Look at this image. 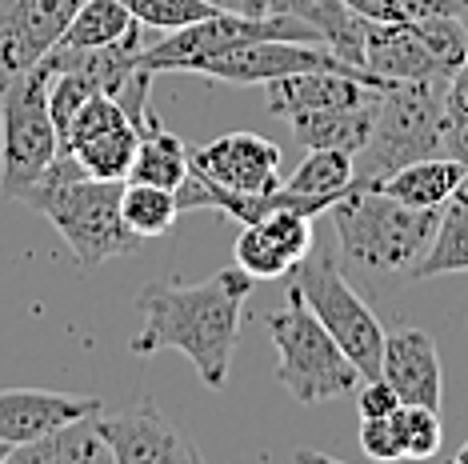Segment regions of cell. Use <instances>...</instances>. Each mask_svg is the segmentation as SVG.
Wrapping results in <instances>:
<instances>
[{
	"label": "cell",
	"instance_id": "obj_1",
	"mask_svg": "<svg viewBox=\"0 0 468 464\" xmlns=\"http://www.w3.org/2000/svg\"><path fill=\"white\" fill-rule=\"evenodd\" d=\"M252 280L240 265L212 272L200 284L153 280L136 292L144 324L129 341L133 356H153L161 348L185 353L208 388L229 385L232 353L240 344V316L249 304Z\"/></svg>",
	"mask_w": 468,
	"mask_h": 464
},
{
	"label": "cell",
	"instance_id": "obj_2",
	"mask_svg": "<svg viewBox=\"0 0 468 464\" xmlns=\"http://www.w3.org/2000/svg\"><path fill=\"white\" fill-rule=\"evenodd\" d=\"M121 193L124 181H97L69 153H57L48 173L28 188L20 205L48 216L80 269H97L112 257H133L144 248V240L124 225Z\"/></svg>",
	"mask_w": 468,
	"mask_h": 464
},
{
	"label": "cell",
	"instance_id": "obj_3",
	"mask_svg": "<svg viewBox=\"0 0 468 464\" xmlns=\"http://www.w3.org/2000/svg\"><path fill=\"white\" fill-rule=\"evenodd\" d=\"M328 216L336 228L340 269L368 280L400 272L412 277L441 225V208H409L372 185H353L328 208Z\"/></svg>",
	"mask_w": 468,
	"mask_h": 464
},
{
	"label": "cell",
	"instance_id": "obj_4",
	"mask_svg": "<svg viewBox=\"0 0 468 464\" xmlns=\"http://www.w3.org/2000/svg\"><path fill=\"white\" fill-rule=\"evenodd\" d=\"M444 92L449 80H388L380 89L368 144L353 156V185H377L404 164L444 153Z\"/></svg>",
	"mask_w": 468,
	"mask_h": 464
},
{
	"label": "cell",
	"instance_id": "obj_5",
	"mask_svg": "<svg viewBox=\"0 0 468 464\" xmlns=\"http://www.w3.org/2000/svg\"><path fill=\"white\" fill-rule=\"evenodd\" d=\"M264 324H269V336L276 344V381L289 388L292 400L308 408L328 405L365 381L360 368L345 356V348L333 341V332L304 304L296 284H289V297L276 312H269Z\"/></svg>",
	"mask_w": 468,
	"mask_h": 464
},
{
	"label": "cell",
	"instance_id": "obj_6",
	"mask_svg": "<svg viewBox=\"0 0 468 464\" xmlns=\"http://www.w3.org/2000/svg\"><path fill=\"white\" fill-rule=\"evenodd\" d=\"M48 80L52 69L45 57L0 80V193L8 200H25L60 153L48 112Z\"/></svg>",
	"mask_w": 468,
	"mask_h": 464
},
{
	"label": "cell",
	"instance_id": "obj_7",
	"mask_svg": "<svg viewBox=\"0 0 468 464\" xmlns=\"http://www.w3.org/2000/svg\"><path fill=\"white\" fill-rule=\"evenodd\" d=\"M292 284L304 304L316 312V321L333 332V341L345 348V356L360 368V376H380V353H385V324L353 289L348 272L340 269L333 248L313 245L308 257L292 269Z\"/></svg>",
	"mask_w": 468,
	"mask_h": 464
},
{
	"label": "cell",
	"instance_id": "obj_8",
	"mask_svg": "<svg viewBox=\"0 0 468 464\" xmlns=\"http://www.w3.org/2000/svg\"><path fill=\"white\" fill-rule=\"evenodd\" d=\"M464 57L468 25L461 16L397 20V25L365 20V69L380 80H452Z\"/></svg>",
	"mask_w": 468,
	"mask_h": 464
},
{
	"label": "cell",
	"instance_id": "obj_9",
	"mask_svg": "<svg viewBox=\"0 0 468 464\" xmlns=\"http://www.w3.org/2000/svg\"><path fill=\"white\" fill-rule=\"evenodd\" d=\"M257 40H321L316 28H308L304 20L284 16V13H212L197 25H185L176 33H165L153 48L141 45V69L156 72H188L193 65L208 57H220V52H232L240 45H257Z\"/></svg>",
	"mask_w": 468,
	"mask_h": 464
},
{
	"label": "cell",
	"instance_id": "obj_10",
	"mask_svg": "<svg viewBox=\"0 0 468 464\" xmlns=\"http://www.w3.org/2000/svg\"><path fill=\"white\" fill-rule=\"evenodd\" d=\"M136 141H141V129L133 124L129 109L116 97L97 92L72 116L65 141H60V153H69L97 181H124L136 156Z\"/></svg>",
	"mask_w": 468,
	"mask_h": 464
},
{
	"label": "cell",
	"instance_id": "obj_11",
	"mask_svg": "<svg viewBox=\"0 0 468 464\" xmlns=\"http://www.w3.org/2000/svg\"><path fill=\"white\" fill-rule=\"evenodd\" d=\"M308 69H333V72L368 77L365 69H353L348 60H340L324 40H257V45H240L232 52L200 60L188 72L220 80V84H269L276 77H292V72H308Z\"/></svg>",
	"mask_w": 468,
	"mask_h": 464
},
{
	"label": "cell",
	"instance_id": "obj_12",
	"mask_svg": "<svg viewBox=\"0 0 468 464\" xmlns=\"http://www.w3.org/2000/svg\"><path fill=\"white\" fill-rule=\"evenodd\" d=\"M193 156V173L205 176L208 185L225 188L240 196H261L281 188V144L257 132H225L205 149L188 153Z\"/></svg>",
	"mask_w": 468,
	"mask_h": 464
},
{
	"label": "cell",
	"instance_id": "obj_13",
	"mask_svg": "<svg viewBox=\"0 0 468 464\" xmlns=\"http://www.w3.org/2000/svg\"><path fill=\"white\" fill-rule=\"evenodd\" d=\"M84 0H0V80L33 69Z\"/></svg>",
	"mask_w": 468,
	"mask_h": 464
},
{
	"label": "cell",
	"instance_id": "obj_14",
	"mask_svg": "<svg viewBox=\"0 0 468 464\" xmlns=\"http://www.w3.org/2000/svg\"><path fill=\"white\" fill-rule=\"evenodd\" d=\"M101 432L112 448V464H197L200 452L188 445L148 400L121 413L101 408Z\"/></svg>",
	"mask_w": 468,
	"mask_h": 464
},
{
	"label": "cell",
	"instance_id": "obj_15",
	"mask_svg": "<svg viewBox=\"0 0 468 464\" xmlns=\"http://www.w3.org/2000/svg\"><path fill=\"white\" fill-rule=\"evenodd\" d=\"M388 80L380 77H356V72H333V69H308L292 77H276L264 84V109L281 121L301 112H321V109H356L372 100Z\"/></svg>",
	"mask_w": 468,
	"mask_h": 464
},
{
	"label": "cell",
	"instance_id": "obj_16",
	"mask_svg": "<svg viewBox=\"0 0 468 464\" xmlns=\"http://www.w3.org/2000/svg\"><path fill=\"white\" fill-rule=\"evenodd\" d=\"M316 245L313 216L304 213H272L244 225L237 237V265L249 272L252 280H281L292 277V269L308 257V248Z\"/></svg>",
	"mask_w": 468,
	"mask_h": 464
},
{
	"label": "cell",
	"instance_id": "obj_17",
	"mask_svg": "<svg viewBox=\"0 0 468 464\" xmlns=\"http://www.w3.org/2000/svg\"><path fill=\"white\" fill-rule=\"evenodd\" d=\"M380 376L397 388L400 405H424V408L441 413V396H444L441 353H436V341L424 329L385 332Z\"/></svg>",
	"mask_w": 468,
	"mask_h": 464
},
{
	"label": "cell",
	"instance_id": "obj_18",
	"mask_svg": "<svg viewBox=\"0 0 468 464\" xmlns=\"http://www.w3.org/2000/svg\"><path fill=\"white\" fill-rule=\"evenodd\" d=\"M97 396L48 393V388H0V445L20 448L57 425H65V420L97 413Z\"/></svg>",
	"mask_w": 468,
	"mask_h": 464
},
{
	"label": "cell",
	"instance_id": "obj_19",
	"mask_svg": "<svg viewBox=\"0 0 468 464\" xmlns=\"http://www.w3.org/2000/svg\"><path fill=\"white\" fill-rule=\"evenodd\" d=\"M13 464H112V448L101 432V408L13 448Z\"/></svg>",
	"mask_w": 468,
	"mask_h": 464
},
{
	"label": "cell",
	"instance_id": "obj_20",
	"mask_svg": "<svg viewBox=\"0 0 468 464\" xmlns=\"http://www.w3.org/2000/svg\"><path fill=\"white\" fill-rule=\"evenodd\" d=\"M269 13L304 20L340 60H348L353 69H365V20L345 0H269Z\"/></svg>",
	"mask_w": 468,
	"mask_h": 464
},
{
	"label": "cell",
	"instance_id": "obj_21",
	"mask_svg": "<svg viewBox=\"0 0 468 464\" xmlns=\"http://www.w3.org/2000/svg\"><path fill=\"white\" fill-rule=\"evenodd\" d=\"M468 168L461 161H452V156H424V161H412L397 168L392 176L385 181H377L372 188H380L385 196L400 200V205L409 208H444L449 200L461 193V181H464Z\"/></svg>",
	"mask_w": 468,
	"mask_h": 464
},
{
	"label": "cell",
	"instance_id": "obj_22",
	"mask_svg": "<svg viewBox=\"0 0 468 464\" xmlns=\"http://www.w3.org/2000/svg\"><path fill=\"white\" fill-rule=\"evenodd\" d=\"M377 104H380V92L372 100L356 104V109L301 112V116H289V129L304 149H340V153L356 156L368 144L372 121H377Z\"/></svg>",
	"mask_w": 468,
	"mask_h": 464
},
{
	"label": "cell",
	"instance_id": "obj_23",
	"mask_svg": "<svg viewBox=\"0 0 468 464\" xmlns=\"http://www.w3.org/2000/svg\"><path fill=\"white\" fill-rule=\"evenodd\" d=\"M193 173V156H188L185 141L173 132L161 129V121H148L141 129V141H136V156L129 164V176L124 181L136 185H156L168 188V193H180Z\"/></svg>",
	"mask_w": 468,
	"mask_h": 464
},
{
	"label": "cell",
	"instance_id": "obj_24",
	"mask_svg": "<svg viewBox=\"0 0 468 464\" xmlns=\"http://www.w3.org/2000/svg\"><path fill=\"white\" fill-rule=\"evenodd\" d=\"M136 28H144V25L129 13L124 0H84L52 48H65V52L109 48V45H116V40H124L129 33H136Z\"/></svg>",
	"mask_w": 468,
	"mask_h": 464
},
{
	"label": "cell",
	"instance_id": "obj_25",
	"mask_svg": "<svg viewBox=\"0 0 468 464\" xmlns=\"http://www.w3.org/2000/svg\"><path fill=\"white\" fill-rule=\"evenodd\" d=\"M452 272H468V196H461V193L441 208L436 237L412 277L432 280V277H452Z\"/></svg>",
	"mask_w": 468,
	"mask_h": 464
},
{
	"label": "cell",
	"instance_id": "obj_26",
	"mask_svg": "<svg viewBox=\"0 0 468 464\" xmlns=\"http://www.w3.org/2000/svg\"><path fill=\"white\" fill-rule=\"evenodd\" d=\"M121 213H124V225H129L141 240H156V237H165V232H173L176 216L185 213V208H180V196L168 193V188L124 181Z\"/></svg>",
	"mask_w": 468,
	"mask_h": 464
},
{
	"label": "cell",
	"instance_id": "obj_27",
	"mask_svg": "<svg viewBox=\"0 0 468 464\" xmlns=\"http://www.w3.org/2000/svg\"><path fill=\"white\" fill-rule=\"evenodd\" d=\"M356 173H353V156L340 153V149H308V156L296 164V173L289 176L292 193H304V196H328V200H340L353 188Z\"/></svg>",
	"mask_w": 468,
	"mask_h": 464
},
{
	"label": "cell",
	"instance_id": "obj_28",
	"mask_svg": "<svg viewBox=\"0 0 468 464\" xmlns=\"http://www.w3.org/2000/svg\"><path fill=\"white\" fill-rule=\"evenodd\" d=\"M392 420H397V432H400L404 460H429L441 452L444 428H441V413H436V408L400 405L397 413H392Z\"/></svg>",
	"mask_w": 468,
	"mask_h": 464
},
{
	"label": "cell",
	"instance_id": "obj_29",
	"mask_svg": "<svg viewBox=\"0 0 468 464\" xmlns=\"http://www.w3.org/2000/svg\"><path fill=\"white\" fill-rule=\"evenodd\" d=\"M124 5L144 28H156V33H176V28L220 13L212 0H124Z\"/></svg>",
	"mask_w": 468,
	"mask_h": 464
},
{
	"label": "cell",
	"instance_id": "obj_30",
	"mask_svg": "<svg viewBox=\"0 0 468 464\" xmlns=\"http://www.w3.org/2000/svg\"><path fill=\"white\" fill-rule=\"evenodd\" d=\"M444 156L468 168V65H461L444 92Z\"/></svg>",
	"mask_w": 468,
	"mask_h": 464
},
{
	"label": "cell",
	"instance_id": "obj_31",
	"mask_svg": "<svg viewBox=\"0 0 468 464\" xmlns=\"http://www.w3.org/2000/svg\"><path fill=\"white\" fill-rule=\"evenodd\" d=\"M360 448H365V457L380 460V464L404 460L397 420L392 417H360Z\"/></svg>",
	"mask_w": 468,
	"mask_h": 464
},
{
	"label": "cell",
	"instance_id": "obj_32",
	"mask_svg": "<svg viewBox=\"0 0 468 464\" xmlns=\"http://www.w3.org/2000/svg\"><path fill=\"white\" fill-rule=\"evenodd\" d=\"M400 408V396L385 376H368L360 381V393H356V413L360 417H392Z\"/></svg>",
	"mask_w": 468,
	"mask_h": 464
},
{
	"label": "cell",
	"instance_id": "obj_33",
	"mask_svg": "<svg viewBox=\"0 0 468 464\" xmlns=\"http://www.w3.org/2000/svg\"><path fill=\"white\" fill-rule=\"evenodd\" d=\"M348 8L360 16V20H368V25H397L400 16V0H345Z\"/></svg>",
	"mask_w": 468,
	"mask_h": 464
},
{
	"label": "cell",
	"instance_id": "obj_34",
	"mask_svg": "<svg viewBox=\"0 0 468 464\" xmlns=\"http://www.w3.org/2000/svg\"><path fill=\"white\" fill-rule=\"evenodd\" d=\"M240 8L252 16H261V13H269V0H240Z\"/></svg>",
	"mask_w": 468,
	"mask_h": 464
},
{
	"label": "cell",
	"instance_id": "obj_35",
	"mask_svg": "<svg viewBox=\"0 0 468 464\" xmlns=\"http://www.w3.org/2000/svg\"><path fill=\"white\" fill-rule=\"evenodd\" d=\"M212 5H217V8H229V13H244L240 0H212Z\"/></svg>",
	"mask_w": 468,
	"mask_h": 464
},
{
	"label": "cell",
	"instance_id": "obj_36",
	"mask_svg": "<svg viewBox=\"0 0 468 464\" xmlns=\"http://www.w3.org/2000/svg\"><path fill=\"white\" fill-rule=\"evenodd\" d=\"M456 464H468V440H464V445L461 448H456V457H452Z\"/></svg>",
	"mask_w": 468,
	"mask_h": 464
},
{
	"label": "cell",
	"instance_id": "obj_37",
	"mask_svg": "<svg viewBox=\"0 0 468 464\" xmlns=\"http://www.w3.org/2000/svg\"><path fill=\"white\" fill-rule=\"evenodd\" d=\"M461 196H468V173H464V181H461Z\"/></svg>",
	"mask_w": 468,
	"mask_h": 464
},
{
	"label": "cell",
	"instance_id": "obj_38",
	"mask_svg": "<svg viewBox=\"0 0 468 464\" xmlns=\"http://www.w3.org/2000/svg\"><path fill=\"white\" fill-rule=\"evenodd\" d=\"M464 65H468V57H464Z\"/></svg>",
	"mask_w": 468,
	"mask_h": 464
}]
</instances>
